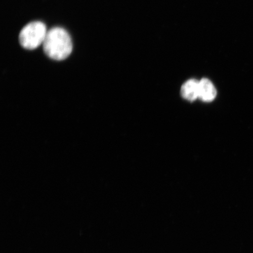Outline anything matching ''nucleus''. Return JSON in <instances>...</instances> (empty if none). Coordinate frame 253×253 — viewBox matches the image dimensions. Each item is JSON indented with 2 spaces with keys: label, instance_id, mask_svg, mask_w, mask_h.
Here are the masks:
<instances>
[{
  "label": "nucleus",
  "instance_id": "obj_4",
  "mask_svg": "<svg viewBox=\"0 0 253 253\" xmlns=\"http://www.w3.org/2000/svg\"><path fill=\"white\" fill-rule=\"evenodd\" d=\"M181 93L183 99L194 102L199 97V81L190 79L182 85Z\"/></svg>",
  "mask_w": 253,
  "mask_h": 253
},
{
  "label": "nucleus",
  "instance_id": "obj_2",
  "mask_svg": "<svg viewBox=\"0 0 253 253\" xmlns=\"http://www.w3.org/2000/svg\"><path fill=\"white\" fill-rule=\"evenodd\" d=\"M47 33L46 25L42 22H32L20 32L19 36L20 45L25 49H36L43 43Z\"/></svg>",
  "mask_w": 253,
  "mask_h": 253
},
{
  "label": "nucleus",
  "instance_id": "obj_3",
  "mask_svg": "<svg viewBox=\"0 0 253 253\" xmlns=\"http://www.w3.org/2000/svg\"><path fill=\"white\" fill-rule=\"evenodd\" d=\"M217 94L216 88L212 82L208 79H202L199 81V99L204 102H211Z\"/></svg>",
  "mask_w": 253,
  "mask_h": 253
},
{
  "label": "nucleus",
  "instance_id": "obj_1",
  "mask_svg": "<svg viewBox=\"0 0 253 253\" xmlns=\"http://www.w3.org/2000/svg\"><path fill=\"white\" fill-rule=\"evenodd\" d=\"M45 54L55 61H63L71 55L72 40L68 32L62 28L55 27L47 31L43 43Z\"/></svg>",
  "mask_w": 253,
  "mask_h": 253
}]
</instances>
